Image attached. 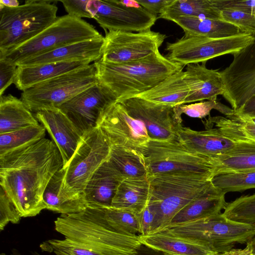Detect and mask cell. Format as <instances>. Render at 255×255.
<instances>
[{
  "mask_svg": "<svg viewBox=\"0 0 255 255\" xmlns=\"http://www.w3.org/2000/svg\"><path fill=\"white\" fill-rule=\"evenodd\" d=\"M87 9L105 32L146 31L150 29L158 18L136 0H89Z\"/></svg>",
  "mask_w": 255,
  "mask_h": 255,
  "instance_id": "7c38bea8",
  "label": "cell"
},
{
  "mask_svg": "<svg viewBox=\"0 0 255 255\" xmlns=\"http://www.w3.org/2000/svg\"><path fill=\"white\" fill-rule=\"evenodd\" d=\"M255 39L246 33L220 38L185 34L175 42H167L166 57L183 66L206 62L225 54L240 52Z\"/></svg>",
  "mask_w": 255,
  "mask_h": 255,
  "instance_id": "8fae6325",
  "label": "cell"
},
{
  "mask_svg": "<svg viewBox=\"0 0 255 255\" xmlns=\"http://www.w3.org/2000/svg\"><path fill=\"white\" fill-rule=\"evenodd\" d=\"M101 209L106 222L115 230L129 235H140L141 213L112 206Z\"/></svg>",
  "mask_w": 255,
  "mask_h": 255,
  "instance_id": "e575fe53",
  "label": "cell"
},
{
  "mask_svg": "<svg viewBox=\"0 0 255 255\" xmlns=\"http://www.w3.org/2000/svg\"><path fill=\"white\" fill-rule=\"evenodd\" d=\"M56 1L26 0L16 7L0 4V56L30 40L57 18Z\"/></svg>",
  "mask_w": 255,
  "mask_h": 255,
  "instance_id": "5b68a950",
  "label": "cell"
},
{
  "mask_svg": "<svg viewBox=\"0 0 255 255\" xmlns=\"http://www.w3.org/2000/svg\"><path fill=\"white\" fill-rule=\"evenodd\" d=\"M117 102L110 90L99 82L79 93L58 108L83 133L97 127L104 111Z\"/></svg>",
  "mask_w": 255,
  "mask_h": 255,
  "instance_id": "2e32d148",
  "label": "cell"
},
{
  "mask_svg": "<svg viewBox=\"0 0 255 255\" xmlns=\"http://www.w3.org/2000/svg\"><path fill=\"white\" fill-rule=\"evenodd\" d=\"M224 92L222 95L238 112L255 96V39L234 55L232 63L220 72Z\"/></svg>",
  "mask_w": 255,
  "mask_h": 255,
  "instance_id": "5bb4252c",
  "label": "cell"
},
{
  "mask_svg": "<svg viewBox=\"0 0 255 255\" xmlns=\"http://www.w3.org/2000/svg\"><path fill=\"white\" fill-rule=\"evenodd\" d=\"M150 179L147 175L125 178L120 184L111 206L141 213L150 196Z\"/></svg>",
  "mask_w": 255,
  "mask_h": 255,
  "instance_id": "4316f807",
  "label": "cell"
},
{
  "mask_svg": "<svg viewBox=\"0 0 255 255\" xmlns=\"http://www.w3.org/2000/svg\"><path fill=\"white\" fill-rule=\"evenodd\" d=\"M242 255H255V236L251 239L243 249H239Z\"/></svg>",
  "mask_w": 255,
  "mask_h": 255,
  "instance_id": "c3c4849f",
  "label": "cell"
},
{
  "mask_svg": "<svg viewBox=\"0 0 255 255\" xmlns=\"http://www.w3.org/2000/svg\"><path fill=\"white\" fill-rule=\"evenodd\" d=\"M111 146L131 149L144 154L150 140L143 124L132 117L124 107L116 102L102 113L97 123Z\"/></svg>",
  "mask_w": 255,
  "mask_h": 255,
  "instance_id": "9a60e30c",
  "label": "cell"
},
{
  "mask_svg": "<svg viewBox=\"0 0 255 255\" xmlns=\"http://www.w3.org/2000/svg\"><path fill=\"white\" fill-rule=\"evenodd\" d=\"M63 165L56 145L44 137L0 156V186L22 217L35 216L46 209L44 192Z\"/></svg>",
  "mask_w": 255,
  "mask_h": 255,
  "instance_id": "6da1fadb",
  "label": "cell"
},
{
  "mask_svg": "<svg viewBox=\"0 0 255 255\" xmlns=\"http://www.w3.org/2000/svg\"><path fill=\"white\" fill-rule=\"evenodd\" d=\"M144 155L148 177L170 172L197 173L211 178L215 175L211 156L188 147L176 135L165 140L150 139Z\"/></svg>",
  "mask_w": 255,
  "mask_h": 255,
  "instance_id": "9c48e42d",
  "label": "cell"
},
{
  "mask_svg": "<svg viewBox=\"0 0 255 255\" xmlns=\"http://www.w3.org/2000/svg\"><path fill=\"white\" fill-rule=\"evenodd\" d=\"M183 16L221 19L220 11L213 6L211 0H172L158 18L172 21Z\"/></svg>",
  "mask_w": 255,
  "mask_h": 255,
  "instance_id": "1f68e13d",
  "label": "cell"
},
{
  "mask_svg": "<svg viewBox=\"0 0 255 255\" xmlns=\"http://www.w3.org/2000/svg\"><path fill=\"white\" fill-rule=\"evenodd\" d=\"M236 113L243 117L255 118V96L249 100L244 106Z\"/></svg>",
  "mask_w": 255,
  "mask_h": 255,
  "instance_id": "7dc6e473",
  "label": "cell"
},
{
  "mask_svg": "<svg viewBox=\"0 0 255 255\" xmlns=\"http://www.w3.org/2000/svg\"><path fill=\"white\" fill-rule=\"evenodd\" d=\"M25 103L8 94L0 96V134L39 125Z\"/></svg>",
  "mask_w": 255,
  "mask_h": 255,
  "instance_id": "f1b7e54d",
  "label": "cell"
},
{
  "mask_svg": "<svg viewBox=\"0 0 255 255\" xmlns=\"http://www.w3.org/2000/svg\"><path fill=\"white\" fill-rule=\"evenodd\" d=\"M119 103L129 115L143 124L150 139L165 140L176 136V128L181 123L174 106L155 104L138 97Z\"/></svg>",
  "mask_w": 255,
  "mask_h": 255,
  "instance_id": "e0dca14e",
  "label": "cell"
},
{
  "mask_svg": "<svg viewBox=\"0 0 255 255\" xmlns=\"http://www.w3.org/2000/svg\"><path fill=\"white\" fill-rule=\"evenodd\" d=\"M89 0H61L68 14L77 18H92L87 9Z\"/></svg>",
  "mask_w": 255,
  "mask_h": 255,
  "instance_id": "ee69618b",
  "label": "cell"
},
{
  "mask_svg": "<svg viewBox=\"0 0 255 255\" xmlns=\"http://www.w3.org/2000/svg\"><path fill=\"white\" fill-rule=\"evenodd\" d=\"M124 177L109 159L95 172L87 183L84 195L88 207H110L118 188Z\"/></svg>",
  "mask_w": 255,
  "mask_h": 255,
  "instance_id": "ffe728a7",
  "label": "cell"
},
{
  "mask_svg": "<svg viewBox=\"0 0 255 255\" xmlns=\"http://www.w3.org/2000/svg\"><path fill=\"white\" fill-rule=\"evenodd\" d=\"M99 82L95 64L62 74L22 91L21 99L32 113L58 108Z\"/></svg>",
  "mask_w": 255,
  "mask_h": 255,
  "instance_id": "ba28073f",
  "label": "cell"
},
{
  "mask_svg": "<svg viewBox=\"0 0 255 255\" xmlns=\"http://www.w3.org/2000/svg\"><path fill=\"white\" fill-rule=\"evenodd\" d=\"M149 177L148 202L156 213L151 234L167 229L181 209L214 186L210 177L197 173L170 172Z\"/></svg>",
  "mask_w": 255,
  "mask_h": 255,
  "instance_id": "277c9868",
  "label": "cell"
},
{
  "mask_svg": "<svg viewBox=\"0 0 255 255\" xmlns=\"http://www.w3.org/2000/svg\"><path fill=\"white\" fill-rule=\"evenodd\" d=\"M88 61L44 63L31 66H17L13 84L19 90L26 89L50 79L84 67Z\"/></svg>",
  "mask_w": 255,
  "mask_h": 255,
  "instance_id": "484cf974",
  "label": "cell"
},
{
  "mask_svg": "<svg viewBox=\"0 0 255 255\" xmlns=\"http://www.w3.org/2000/svg\"><path fill=\"white\" fill-rule=\"evenodd\" d=\"M218 10L234 9L255 14V0H211Z\"/></svg>",
  "mask_w": 255,
  "mask_h": 255,
  "instance_id": "b9f144b4",
  "label": "cell"
},
{
  "mask_svg": "<svg viewBox=\"0 0 255 255\" xmlns=\"http://www.w3.org/2000/svg\"><path fill=\"white\" fill-rule=\"evenodd\" d=\"M21 216L5 192L0 186V230L9 222L18 223Z\"/></svg>",
  "mask_w": 255,
  "mask_h": 255,
  "instance_id": "60d3db41",
  "label": "cell"
},
{
  "mask_svg": "<svg viewBox=\"0 0 255 255\" xmlns=\"http://www.w3.org/2000/svg\"><path fill=\"white\" fill-rule=\"evenodd\" d=\"M189 92L185 72L181 70L136 97L157 104L176 106L184 104Z\"/></svg>",
  "mask_w": 255,
  "mask_h": 255,
  "instance_id": "83f0119b",
  "label": "cell"
},
{
  "mask_svg": "<svg viewBox=\"0 0 255 255\" xmlns=\"http://www.w3.org/2000/svg\"><path fill=\"white\" fill-rule=\"evenodd\" d=\"M249 118L253 123H254L255 124V118Z\"/></svg>",
  "mask_w": 255,
  "mask_h": 255,
  "instance_id": "816d5d0a",
  "label": "cell"
},
{
  "mask_svg": "<svg viewBox=\"0 0 255 255\" xmlns=\"http://www.w3.org/2000/svg\"><path fill=\"white\" fill-rule=\"evenodd\" d=\"M136 1L149 12L158 17L164 7L170 3L172 0H138Z\"/></svg>",
  "mask_w": 255,
  "mask_h": 255,
  "instance_id": "bcb514c9",
  "label": "cell"
},
{
  "mask_svg": "<svg viewBox=\"0 0 255 255\" xmlns=\"http://www.w3.org/2000/svg\"><path fill=\"white\" fill-rule=\"evenodd\" d=\"M225 195L214 186L181 209L172 219L170 225L221 213L227 205Z\"/></svg>",
  "mask_w": 255,
  "mask_h": 255,
  "instance_id": "f546056e",
  "label": "cell"
},
{
  "mask_svg": "<svg viewBox=\"0 0 255 255\" xmlns=\"http://www.w3.org/2000/svg\"><path fill=\"white\" fill-rule=\"evenodd\" d=\"M139 237L142 246L164 255H216L200 241L173 233L167 229Z\"/></svg>",
  "mask_w": 255,
  "mask_h": 255,
  "instance_id": "7402d4cb",
  "label": "cell"
},
{
  "mask_svg": "<svg viewBox=\"0 0 255 255\" xmlns=\"http://www.w3.org/2000/svg\"><path fill=\"white\" fill-rule=\"evenodd\" d=\"M111 144L97 127L83 133L82 141L65 169L63 189L83 194L95 172L110 158Z\"/></svg>",
  "mask_w": 255,
  "mask_h": 255,
  "instance_id": "30bf717a",
  "label": "cell"
},
{
  "mask_svg": "<svg viewBox=\"0 0 255 255\" xmlns=\"http://www.w3.org/2000/svg\"><path fill=\"white\" fill-rule=\"evenodd\" d=\"M213 184L225 194L255 188V170L237 173H220L211 179Z\"/></svg>",
  "mask_w": 255,
  "mask_h": 255,
  "instance_id": "d590c367",
  "label": "cell"
},
{
  "mask_svg": "<svg viewBox=\"0 0 255 255\" xmlns=\"http://www.w3.org/2000/svg\"><path fill=\"white\" fill-rule=\"evenodd\" d=\"M176 135L179 140L191 149L205 155L213 156L233 149L237 140L223 134L217 128L196 131L178 125Z\"/></svg>",
  "mask_w": 255,
  "mask_h": 255,
  "instance_id": "603a6c76",
  "label": "cell"
},
{
  "mask_svg": "<svg viewBox=\"0 0 255 255\" xmlns=\"http://www.w3.org/2000/svg\"><path fill=\"white\" fill-rule=\"evenodd\" d=\"M40 247L42 250L56 255H101L83 244L65 238L47 240Z\"/></svg>",
  "mask_w": 255,
  "mask_h": 255,
  "instance_id": "f35d334b",
  "label": "cell"
},
{
  "mask_svg": "<svg viewBox=\"0 0 255 255\" xmlns=\"http://www.w3.org/2000/svg\"><path fill=\"white\" fill-rule=\"evenodd\" d=\"M215 109L227 117L232 114V108L222 104L217 99L190 104H182L174 106V110L178 121L182 123L181 116L184 114L192 118L202 119L210 115L211 111Z\"/></svg>",
  "mask_w": 255,
  "mask_h": 255,
  "instance_id": "74e56055",
  "label": "cell"
},
{
  "mask_svg": "<svg viewBox=\"0 0 255 255\" xmlns=\"http://www.w3.org/2000/svg\"><path fill=\"white\" fill-rule=\"evenodd\" d=\"M65 169L62 168L51 178L43 194L46 209L70 215L83 211L88 208L84 193H73L63 189Z\"/></svg>",
  "mask_w": 255,
  "mask_h": 255,
  "instance_id": "d4e9b609",
  "label": "cell"
},
{
  "mask_svg": "<svg viewBox=\"0 0 255 255\" xmlns=\"http://www.w3.org/2000/svg\"><path fill=\"white\" fill-rule=\"evenodd\" d=\"M228 136L236 139L237 143L229 151L211 156L215 175L220 173L255 171V140L239 136Z\"/></svg>",
  "mask_w": 255,
  "mask_h": 255,
  "instance_id": "cb8c5ba5",
  "label": "cell"
},
{
  "mask_svg": "<svg viewBox=\"0 0 255 255\" xmlns=\"http://www.w3.org/2000/svg\"><path fill=\"white\" fill-rule=\"evenodd\" d=\"M109 160L119 169L124 178L147 175L144 155L131 149L111 146Z\"/></svg>",
  "mask_w": 255,
  "mask_h": 255,
  "instance_id": "d6a6232c",
  "label": "cell"
},
{
  "mask_svg": "<svg viewBox=\"0 0 255 255\" xmlns=\"http://www.w3.org/2000/svg\"><path fill=\"white\" fill-rule=\"evenodd\" d=\"M102 36L92 25L67 14L58 17L41 33L14 50L0 56V59L16 65L26 59L67 45Z\"/></svg>",
  "mask_w": 255,
  "mask_h": 255,
  "instance_id": "52a82bcc",
  "label": "cell"
},
{
  "mask_svg": "<svg viewBox=\"0 0 255 255\" xmlns=\"http://www.w3.org/2000/svg\"><path fill=\"white\" fill-rule=\"evenodd\" d=\"M206 62L186 65L185 79L189 92L184 104L204 100L217 99L223 95L224 86L219 70L206 67Z\"/></svg>",
  "mask_w": 255,
  "mask_h": 255,
  "instance_id": "44dd1931",
  "label": "cell"
},
{
  "mask_svg": "<svg viewBox=\"0 0 255 255\" xmlns=\"http://www.w3.org/2000/svg\"><path fill=\"white\" fill-rule=\"evenodd\" d=\"M104 36L67 45L17 63V66H31L44 63L88 61L101 59Z\"/></svg>",
  "mask_w": 255,
  "mask_h": 255,
  "instance_id": "d6986e66",
  "label": "cell"
},
{
  "mask_svg": "<svg viewBox=\"0 0 255 255\" xmlns=\"http://www.w3.org/2000/svg\"><path fill=\"white\" fill-rule=\"evenodd\" d=\"M54 226L65 238L83 244L101 255H137L142 246L139 236L121 233L110 226L101 208L88 207L80 213L61 215Z\"/></svg>",
  "mask_w": 255,
  "mask_h": 255,
  "instance_id": "3957f363",
  "label": "cell"
},
{
  "mask_svg": "<svg viewBox=\"0 0 255 255\" xmlns=\"http://www.w3.org/2000/svg\"><path fill=\"white\" fill-rule=\"evenodd\" d=\"M0 4L6 7H16L19 5V2L17 0H0Z\"/></svg>",
  "mask_w": 255,
  "mask_h": 255,
  "instance_id": "681fc988",
  "label": "cell"
},
{
  "mask_svg": "<svg viewBox=\"0 0 255 255\" xmlns=\"http://www.w3.org/2000/svg\"><path fill=\"white\" fill-rule=\"evenodd\" d=\"M221 19L255 37V14L234 9L220 10Z\"/></svg>",
  "mask_w": 255,
  "mask_h": 255,
  "instance_id": "ab89813d",
  "label": "cell"
},
{
  "mask_svg": "<svg viewBox=\"0 0 255 255\" xmlns=\"http://www.w3.org/2000/svg\"><path fill=\"white\" fill-rule=\"evenodd\" d=\"M34 115L56 145L65 169L80 144L83 133L58 108L42 110Z\"/></svg>",
  "mask_w": 255,
  "mask_h": 255,
  "instance_id": "ac0fdd59",
  "label": "cell"
},
{
  "mask_svg": "<svg viewBox=\"0 0 255 255\" xmlns=\"http://www.w3.org/2000/svg\"><path fill=\"white\" fill-rule=\"evenodd\" d=\"M0 255H7V254H6L5 253H2ZM13 255V254H12V255Z\"/></svg>",
  "mask_w": 255,
  "mask_h": 255,
  "instance_id": "f5cc1de1",
  "label": "cell"
},
{
  "mask_svg": "<svg viewBox=\"0 0 255 255\" xmlns=\"http://www.w3.org/2000/svg\"><path fill=\"white\" fill-rule=\"evenodd\" d=\"M223 214L230 220L255 225V193L227 203Z\"/></svg>",
  "mask_w": 255,
  "mask_h": 255,
  "instance_id": "8d00e7d4",
  "label": "cell"
},
{
  "mask_svg": "<svg viewBox=\"0 0 255 255\" xmlns=\"http://www.w3.org/2000/svg\"><path fill=\"white\" fill-rule=\"evenodd\" d=\"M166 229L200 241L215 254L229 251L237 244H246L255 236V225L230 220L223 213L170 225Z\"/></svg>",
  "mask_w": 255,
  "mask_h": 255,
  "instance_id": "8992f818",
  "label": "cell"
},
{
  "mask_svg": "<svg viewBox=\"0 0 255 255\" xmlns=\"http://www.w3.org/2000/svg\"><path fill=\"white\" fill-rule=\"evenodd\" d=\"M101 60L121 63L139 60L159 51L166 35L151 29L133 32L112 30L105 32Z\"/></svg>",
  "mask_w": 255,
  "mask_h": 255,
  "instance_id": "4fadbf2b",
  "label": "cell"
},
{
  "mask_svg": "<svg viewBox=\"0 0 255 255\" xmlns=\"http://www.w3.org/2000/svg\"><path fill=\"white\" fill-rule=\"evenodd\" d=\"M46 129L42 125L0 134V156L44 138Z\"/></svg>",
  "mask_w": 255,
  "mask_h": 255,
  "instance_id": "836d02e7",
  "label": "cell"
},
{
  "mask_svg": "<svg viewBox=\"0 0 255 255\" xmlns=\"http://www.w3.org/2000/svg\"><path fill=\"white\" fill-rule=\"evenodd\" d=\"M156 219V213L151 204L148 202L141 213V233L139 236H145L152 233Z\"/></svg>",
  "mask_w": 255,
  "mask_h": 255,
  "instance_id": "f6af8a7d",
  "label": "cell"
},
{
  "mask_svg": "<svg viewBox=\"0 0 255 255\" xmlns=\"http://www.w3.org/2000/svg\"><path fill=\"white\" fill-rule=\"evenodd\" d=\"M215 255H242L239 252V249H234V248L229 251H228V252H225L223 253L216 254Z\"/></svg>",
  "mask_w": 255,
  "mask_h": 255,
  "instance_id": "f907efd6",
  "label": "cell"
},
{
  "mask_svg": "<svg viewBox=\"0 0 255 255\" xmlns=\"http://www.w3.org/2000/svg\"><path fill=\"white\" fill-rule=\"evenodd\" d=\"M99 82L108 88L117 102L150 90L184 66L168 59L159 51L144 58L121 63L94 62Z\"/></svg>",
  "mask_w": 255,
  "mask_h": 255,
  "instance_id": "7a4b0ae2",
  "label": "cell"
},
{
  "mask_svg": "<svg viewBox=\"0 0 255 255\" xmlns=\"http://www.w3.org/2000/svg\"><path fill=\"white\" fill-rule=\"evenodd\" d=\"M17 66L4 59H0V96L13 83Z\"/></svg>",
  "mask_w": 255,
  "mask_h": 255,
  "instance_id": "7bdbcfd3",
  "label": "cell"
},
{
  "mask_svg": "<svg viewBox=\"0 0 255 255\" xmlns=\"http://www.w3.org/2000/svg\"><path fill=\"white\" fill-rule=\"evenodd\" d=\"M184 32L193 36L220 38L243 32L237 26L220 19L183 16L173 20Z\"/></svg>",
  "mask_w": 255,
  "mask_h": 255,
  "instance_id": "4dcf8cb0",
  "label": "cell"
}]
</instances>
